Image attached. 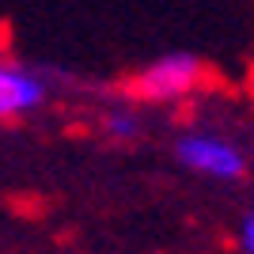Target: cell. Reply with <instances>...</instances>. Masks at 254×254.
I'll use <instances>...</instances> for the list:
<instances>
[{"mask_svg":"<svg viewBox=\"0 0 254 254\" xmlns=\"http://www.w3.org/2000/svg\"><path fill=\"white\" fill-rule=\"evenodd\" d=\"M205 80V64L190 53H171V57H159L156 64H148L140 76H133L126 84L129 99H140V103H167V99L190 95L193 87H201Z\"/></svg>","mask_w":254,"mask_h":254,"instance_id":"1","label":"cell"},{"mask_svg":"<svg viewBox=\"0 0 254 254\" xmlns=\"http://www.w3.org/2000/svg\"><path fill=\"white\" fill-rule=\"evenodd\" d=\"M179 159L193 171H205V175H216V179H239L247 171L243 156L224 144V140H212V137H186L179 144Z\"/></svg>","mask_w":254,"mask_h":254,"instance_id":"2","label":"cell"},{"mask_svg":"<svg viewBox=\"0 0 254 254\" xmlns=\"http://www.w3.org/2000/svg\"><path fill=\"white\" fill-rule=\"evenodd\" d=\"M46 99V84L27 68H0V118H19Z\"/></svg>","mask_w":254,"mask_h":254,"instance_id":"3","label":"cell"},{"mask_svg":"<svg viewBox=\"0 0 254 254\" xmlns=\"http://www.w3.org/2000/svg\"><path fill=\"white\" fill-rule=\"evenodd\" d=\"M110 133H114V137H133V133H137V122H133V118H110Z\"/></svg>","mask_w":254,"mask_h":254,"instance_id":"4","label":"cell"},{"mask_svg":"<svg viewBox=\"0 0 254 254\" xmlns=\"http://www.w3.org/2000/svg\"><path fill=\"white\" fill-rule=\"evenodd\" d=\"M243 247H247V254H254V216H247V224H243Z\"/></svg>","mask_w":254,"mask_h":254,"instance_id":"5","label":"cell"}]
</instances>
